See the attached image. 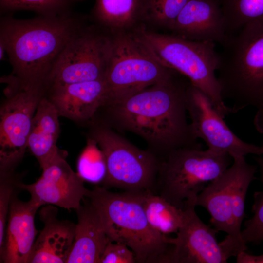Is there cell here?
Segmentation results:
<instances>
[{"label":"cell","instance_id":"4dcf8cb0","mask_svg":"<svg viewBox=\"0 0 263 263\" xmlns=\"http://www.w3.org/2000/svg\"><path fill=\"white\" fill-rule=\"evenodd\" d=\"M254 125L258 132L263 133V102L257 108L254 119Z\"/></svg>","mask_w":263,"mask_h":263},{"label":"cell","instance_id":"30bf717a","mask_svg":"<svg viewBox=\"0 0 263 263\" xmlns=\"http://www.w3.org/2000/svg\"><path fill=\"white\" fill-rule=\"evenodd\" d=\"M0 107V171L15 170L28 149L33 119L46 90L11 80Z\"/></svg>","mask_w":263,"mask_h":263},{"label":"cell","instance_id":"8992f818","mask_svg":"<svg viewBox=\"0 0 263 263\" xmlns=\"http://www.w3.org/2000/svg\"><path fill=\"white\" fill-rule=\"evenodd\" d=\"M232 158L231 166L205 187L195 203L208 212L215 229L227 234L219 243L228 259L236 257L247 248L242 237L241 225L247 192L257 169L256 166L246 162L245 156Z\"/></svg>","mask_w":263,"mask_h":263},{"label":"cell","instance_id":"cb8c5ba5","mask_svg":"<svg viewBox=\"0 0 263 263\" xmlns=\"http://www.w3.org/2000/svg\"><path fill=\"white\" fill-rule=\"evenodd\" d=\"M189 0H141L140 15L150 23L171 29Z\"/></svg>","mask_w":263,"mask_h":263},{"label":"cell","instance_id":"5b68a950","mask_svg":"<svg viewBox=\"0 0 263 263\" xmlns=\"http://www.w3.org/2000/svg\"><path fill=\"white\" fill-rule=\"evenodd\" d=\"M133 31L159 62L186 77L202 90L222 116L234 113L232 107L225 105L221 94L216 75L219 55L215 43L161 34L143 25Z\"/></svg>","mask_w":263,"mask_h":263},{"label":"cell","instance_id":"f1b7e54d","mask_svg":"<svg viewBox=\"0 0 263 263\" xmlns=\"http://www.w3.org/2000/svg\"><path fill=\"white\" fill-rule=\"evenodd\" d=\"M132 251L124 244L109 242L100 259L99 263H134Z\"/></svg>","mask_w":263,"mask_h":263},{"label":"cell","instance_id":"1f68e13d","mask_svg":"<svg viewBox=\"0 0 263 263\" xmlns=\"http://www.w3.org/2000/svg\"><path fill=\"white\" fill-rule=\"evenodd\" d=\"M5 48L2 43L0 42V59L2 60L4 57V53H5Z\"/></svg>","mask_w":263,"mask_h":263},{"label":"cell","instance_id":"9a60e30c","mask_svg":"<svg viewBox=\"0 0 263 263\" xmlns=\"http://www.w3.org/2000/svg\"><path fill=\"white\" fill-rule=\"evenodd\" d=\"M45 96L60 116L89 123L107 100L104 79L49 87Z\"/></svg>","mask_w":263,"mask_h":263},{"label":"cell","instance_id":"83f0119b","mask_svg":"<svg viewBox=\"0 0 263 263\" xmlns=\"http://www.w3.org/2000/svg\"><path fill=\"white\" fill-rule=\"evenodd\" d=\"M66 0H0L5 9L29 10L44 15H56L65 4Z\"/></svg>","mask_w":263,"mask_h":263},{"label":"cell","instance_id":"e0dca14e","mask_svg":"<svg viewBox=\"0 0 263 263\" xmlns=\"http://www.w3.org/2000/svg\"><path fill=\"white\" fill-rule=\"evenodd\" d=\"M170 30L189 39L221 45L228 36L223 12L215 0H189Z\"/></svg>","mask_w":263,"mask_h":263},{"label":"cell","instance_id":"7402d4cb","mask_svg":"<svg viewBox=\"0 0 263 263\" xmlns=\"http://www.w3.org/2000/svg\"><path fill=\"white\" fill-rule=\"evenodd\" d=\"M142 201L148 222L154 230L164 235L178 231L184 222V210L150 191L142 192Z\"/></svg>","mask_w":263,"mask_h":263},{"label":"cell","instance_id":"d6a6232c","mask_svg":"<svg viewBox=\"0 0 263 263\" xmlns=\"http://www.w3.org/2000/svg\"><path fill=\"white\" fill-rule=\"evenodd\" d=\"M261 146H262V147H263V142H262V144Z\"/></svg>","mask_w":263,"mask_h":263},{"label":"cell","instance_id":"3957f363","mask_svg":"<svg viewBox=\"0 0 263 263\" xmlns=\"http://www.w3.org/2000/svg\"><path fill=\"white\" fill-rule=\"evenodd\" d=\"M142 192H113L96 186L85 197L96 209L110 242L127 245L133 252L136 263H166L172 245L167 242V235L149 225Z\"/></svg>","mask_w":263,"mask_h":263},{"label":"cell","instance_id":"5bb4252c","mask_svg":"<svg viewBox=\"0 0 263 263\" xmlns=\"http://www.w3.org/2000/svg\"><path fill=\"white\" fill-rule=\"evenodd\" d=\"M67 154L62 155L42 169L41 176L34 183L21 182V190H26L40 207L51 205L68 210H75L81 204L89 189L84 180L75 172L66 161Z\"/></svg>","mask_w":263,"mask_h":263},{"label":"cell","instance_id":"7a4b0ae2","mask_svg":"<svg viewBox=\"0 0 263 263\" xmlns=\"http://www.w3.org/2000/svg\"><path fill=\"white\" fill-rule=\"evenodd\" d=\"M82 28L76 18L64 14L27 19H2L0 42L5 48L13 76L19 85L47 90L57 57Z\"/></svg>","mask_w":263,"mask_h":263},{"label":"cell","instance_id":"ffe728a7","mask_svg":"<svg viewBox=\"0 0 263 263\" xmlns=\"http://www.w3.org/2000/svg\"><path fill=\"white\" fill-rule=\"evenodd\" d=\"M58 113L45 94L35 113L28 140V149L43 169L58 157L67 154L57 142L60 129Z\"/></svg>","mask_w":263,"mask_h":263},{"label":"cell","instance_id":"ac0fdd59","mask_svg":"<svg viewBox=\"0 0 263 263\" xmlns=\"http://www.w3.org/2000/svg\"><path fill=\"white\" fill-rule=\"evenodd\" d=\"M53 205L42 206L39 211L44 226L34 243L28 263H66L74 241V223L60 220Z\"/></svg>","mask_w":263,"mask_h":263},{"label":"cell","instance_id":"44dd1931","mask_svg":"<svg viewBox=\"0 0 263 263\" xmlns=\"http://www.w3.org/2000/svg\"><path fill=\"white\" fill-rule=\"evenodd\" d=\"M141 0H97L95 15L108 31L132 30L140 18Z\"/></svg>","mask_w":263,"mask_h":263},{"label":"cell","instance_id":"9c48e42d","mask_svg":"<svg viewBox=\"0 0 263 263\" xmlns=\"http://www.w3.org/2000/svg\"><path fill=\"white\" fill-rule=\"evenodd\" d=\"M89 123L88 138L96 143L105 161L102 186L157 194L159 158L149 150L136 147L102 121L94 119Z\"/></svg>","mask_w":263,"mask_h":263},{"label":"cell","instance_id":"f546056e","mask_svg":"<svg viewBox=\"0 0 263 263\" xmlns=\"http://www.w3.org/2000/svg\"><path fill=\"white\" fill-rule=\"evenodd\" d=\"M236 258L237 263H263V254L256 256L249 254L245 251H244Z\"/></svg>","mask_w":263,"mask_h":263},{"label":"cell","instance_id":"4316f807","mask_svg":"<svg viewBox=\"0 0 263 263\" xmlns=\"http://www.w3.org/2000/svg\"><path fill=\"white\" fill-rule=\"evenodd\" d=\"M21 176L15 170L0 171V248L3 245L10 202L13 196L21 191Z\"/></svg>","mask_w":263,"mask_h":263},{"label":"cell","instance_id":"52a82bcc","mask_svg":"<svg viewBox=\"0 0 263 263\" xmlns=\"http://www.w3.org/2000/svg\"><path fill=\"white\" fill-rule=\"evenodd\" d=\"M110 32V51L104 78L107 100L104 106L120 102L177 72L159 62L132 30Z\"/></svg>","mask_w":263,"mask_h":263},{"label":"cell","instance_id":"7c38bea8","mask_svg":"<svg viewBox=\"0 0 263 263\" xmlns=\"http://www.w3.org/2000/svg\"><path fill=\"white\" fill-rule=\"evenodd\" d=\"M187 109L194 135L204 140L208 149L232 157L263 155V147L246 142L234 134L209 97L191 83L187 90Z\"/></svg>","mask_w":263,"mask_h":263},{"label":"cell","instance_id":"d6986e66","mask_svg":"<svg viewBox=\"0 0 263 263\" xmlns=\"http://www.w3.org/2000/svg\"><path fill=\"white\" fill-rule=\"evenodd\" d=\"M75 210L77 223L73 246L66 263H99L110 242L99 215L86 197Z\"/></svg>","mask_w":263,"mask_h":263},{"label":"cell","instance_id":"d4e9b609","mask_svg":"<svg viewBox=\"0 0 263 263\" xmlns=\"http://www.w3.org/2000/svg\"><path fill=\"white\" fill-rule=\"evenodd\" d=\"M255 160L258 164L263 184V158L257 156ZM252 207V217L246 220L242 230V237L244 242L259 244L263 242V191L255 192Z\"/></svg>","mask_w":263,"mask_h":263},{"label":"cell","instance_id":"4fadbf2b","mask_svg":"<svg viewBox=\"0 0 263 263\" xmlns=\"http://www.w3.org/2000/svg\"><path fill=\"white\" fill-rule=\"evenodd\" d=\"M195 205L183 210L184 222L176 237H167L172 247L166 263H225L228 258L216 239L218 232L197 215Z\"/></svg>","mask_w":263,"mask_h":263},{"label":"cell","instance_id":"603a6c76","mask_svg":"<svg viewBox=\"0 0 263 263\" xmlns=\"http://www.w3.org/2000/svg\"><path fill=\"white\" fill-rule=\"evenodd\" d=\"M225 21L227 35L247 23L263 19V0H215Z\"/></svg>","mask_w":263,"mask_h":263},{"label":"cell","instance_id":"277c9868","mask_svg":"<svg viewBox=\"0 0 263 263\" xmlns=\"http://www.w3.org/2000/svg\"><path fill=\"white\" fill-rule=\"evenodd\" d=\"M218 53L217 72L223 99L237 112L263 102V19L249 22L228 35Z\"/></svg>","mask_w":263,"mask_h":263},{"label":"cell","instance_id":"ba28073f","mask_svg":"<svg viewBox=\"0 0 263 263\" xmlns=\"http://www.w3.org/2000/svg\"><path fill=\"white\" fill-rule=\"evenodd\" d=\"M232 157L209 149L187 147L175 150L159 159L157 194L177 207L195 205L207 183L222 174Z\"/></svg>","mask_w":263,"mask_h":263},{"label":"cell","instance_id":"484cf974","mask_svg":"<svg viewBox=\"0 0 263 263\" xmlns=\"http://www.w3.org/2000/svg\"><path fill=\"white\" fill-rule=\"evenodd\" d=\"M91 144L79 157L78 174L84 180L92 183H102L106 174V166L102 152L92 140Z\"/></svg>","mask_w":263,"mask_h":263},{"label":"cell","instance_id":"8fae6325","mask_svg":"<svg viewBox=\"0 0 263 263\" xmlns=\"http://www.w3.org/2000/svg\"><path fill=\"white\" fill-rule=\"evenodd\" d=\"M111 42L109 31L104 33L83 27L57 57L49 76L48 88L51 86L103 79Z\"/></svg>","mask_w":263,"mask_h":263},{"label":"cell","instance_id":"6da1fadb","mask_svg":"<svg viewBox=\"0 0 263 263\" xmlns=\"http://www.w3.org/2000/svg\"><path fill=\"white\" fill-rule=\"evenodd\" d=\"M178 72L116 104L100 109V120L114 130L133 133L142 138L148 150L159 159L172 151L201 148L187 120V94L190 82Z\"/></svg>","mask_w":263,"mask_h":263},{"label":"cell","instance_id":"2e32d148","mask_svg":"<svg viewBox=\"0 0 263 263\" xmlns=\"http://www.w3.org/2000/svg\"><path fill=\"white\" fill-rule=\"evenodd\" d=\"M13 196L10 204L3 245L0 248V263H28L38 231L35 216L38 205L30 199L27 202Z\"/></svg>","mask_w":263,"mask_h":263}]
</instances>
